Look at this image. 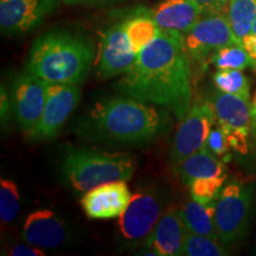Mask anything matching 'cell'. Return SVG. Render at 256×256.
<instances>
[{"label":"cell","instance_id":"obj_1","mask_svg":"<svg viewBox=\"0 0 256 256\" xmlns=\"http://www.w3.org/2000/svg\"><path fill=\"white\" fill-rule=\"evenodd\" d=\"M119 88L136 100L162 106L183 120L191 108V66L184 34L162 30L138 54Z\"/></svg>","mask_w":256,"mask_h":256},{"label":"cell","instance_id":"obj_2","mask_svg":"<svg viewBox=\"0 0 256 256\" xmlns=\"http://www.w3.org/2000/svg\"><path fill=\"white\" fill-rule=\"evenodd\" d=\"M171 124L168 112L139 100L114 98L98 102L78 130L92 140L142 144L168 133Z\"/></svg>","mask_w":256,"mask_h":256},{"label":"cell","instance_id":"obj_3","mask_svg":"<svg viewBox=\"0 0 256 256\" xmlns=\"http://www.w3.org/2000/svg\"><path fill=\"white\" fill-rule=\"evenodd\" d=\"M94 46L68 31H50L34 40L28 70L49 83L80 84L90 70Z\"/></svg>","mask_w":256,"mask_h":256},{"label":"cell","instance_id":"obj_4","mask_svg":"<svg viewBox=\"0 0 256 256\" xmlns=\"http://www.w3.org/2000/svg\"><path fill=\"white\" fill-rule=\"evenodd\" d=\"M60 170L70 186L78 192H87L101 184L130 179L136 162L126 153L70 148L64 156Z\"/></svg>","mask_w":256,"mask_h":256},{"label":"cell","instance_id":"obj_5","mask_svg":"<svg viewBox=\"0 0 256 256\" xmlns=\"http://www.w3.org/2000/svg\"><path fill=\"white\" fill-rule=\"evenodd\" d=\"M254 200L252 184L232 182L222 188L216 200L215 220L218 238L230 244L246 238Z\"/></svg>","mask_w":256,"mask_h":256},{"label":"cell","instance_id":"obj_6","mask_svg":"<svg viewBox=\"0 0 256 256\" xmlns=\"http://www.w3.org/2000/svg\"><path fill=\"white\" fill-rule=\"evenodd\" d=\"M216 121V115L210 101L196 102L182 120L176 133L171 150L172 165L177 166L206 146L210 130Z\"/></svg>","mask_w":256,"mask_h":256},{"label":"cell","instance_id":"obj_7","mask_svg":"<svg viewBox=\"0 0 256 256\" xmlns=\"http://www.w3.org/2000/svg\"><path fill=\"white\" fill-rule=\"evenodd\" d=\"M81 100L78 84H46V102L40 120L28 130L32 140L54 139Z\"/></svg>","mask_w":256,"mask_h":256},{"label":"cell","instance_id":"obj_8","mask_svg":"<svg viewBox=\"0 0 256 256\" xmlns=\"http://www.w3.org/2000/svg\"><path fill=\"white\" fill-rule=\"evenodd\" d=\"M188 57L203 62L220 48L238 44L226 14L214 12L202 16L194 26L184 34Z\"/></svg>","mask_w":256,"mask_h":256},{"label":"cell","instance_id":"obj_9","mask_svg":"<svg viewBox=\"0 0 256 256\" xmlns=\"http://www.w3.org/2000/svg\"><path fill=\"white\" fill-rule=\"evenodd\" d=\"M48 82L34 74H19L12 83V106L16 120L24 130H30L38 124L46 102Z\"/></svg>","mask_w":256,"mask_h":256},{"label":"cell","instance_id":"obj_10","mask_svg":"<svg viewBox=\"0 0 256 256\" xmlns=\"http://www.w3.org/2000/svg\"><path fill=\"white\" fill-rule=\"evenodd\" d=\"M136 56L124 30V20L112 25L102 34L96 60L98 76L113 78L124 75L136 63Z\"/></svg>","mask_w":256,"mask_h":256},{"label":"cell","instance_id":"obj_11","mask_svg":"<svg viewBox=\"0 0 256 256\" xmlns=\"http://www.w3.org/2000/svg\"><path fill=\"white\" fill-rule=\"evenodd\" d=\"M160 215L162 203L158 196L148 190L136 192L119 218L121 235L130 242L146 241L154 229Z\"/></svg>","mask_w":256,"mask_h":256},{"label":"cell","instance_id":"obj_12","mask_svg":"<svg viewBox=\"0 0 256 256\" xmlns=\"http://www.w3.org/2000/svg\"><path fill=\"white\" fill-rule=\"evenodd\" d=\"M55 0H0L2 34H20L38 26L55 8Z\"/></svg>","mask_w":256,"mask_h":256},{"label":"cell","instance_id":"obj_13","mask_svg":"<svg viewBox=\"0 0 256 256\" xmlns=\"http://www.w3.org/2000/svg\"><path fill=\"white\" fill-rule=\"evenodd\" d=\"M132 200L126 182L101 184L86 192L81 204L86 215L92 220H106L121 216Z\"/></svg>","mask_w":256,"mask_h":256},{"label":"cell","instance_id":"obj_14","mask_svg":"<svg viewBox=\"0 0 256 256\" xmlns=\"http://www.w3.org/2000/svg\"><path fill=\"white\" fill-rule=\"evenodd\" d=\"M186 232L179 210L170 208L160 216L151 235L145 241L146 246L159 256L184 255Z\"/></svg>","mask_w":256,"mask_h":256},{"label":"cell","instance_id":"obj_15","mask_svg":"<svg viewBox=\"0 0 256 256\" xmlns=\"http://www.w3.org/2000/svg\"><path fill=\"white\" fill-rule=\"evenodd\" d=\"M22 238L40 248H57L66 238V226L54 211L36 210L25 220Z\"/></svg>","mask_w":256,"mask_h":256},{"label":"cell","instance_id":"obj_16","mask_svg":"<svg viewBox=\"0 0 256 256\" xmlns=\"http://www.w3.org/2000/svg\"><path fill=\"white\" fill-rule=\"evenodd\" d=\"M216 121L226 133H248L252 127V106L248 98L217 89L210 98Z\"/></svg>","mask_w":256,"mask_h":256},{"label":"cell","instance_id":"obj_17","mask_svg":"<svg viewBox=\"0 0 256 256\" xmlns=\"http://www.w3.org/2000/svg\"><path fill=\"white\" fill-rule=\"evenodd\" d=\"M152 14L162 30L186 34L202 18L204 11L192 0H162Z\"/></svg>","mask_w":256,"mask_h":256},{"label":"cell","instance_id":"obj_18","mask_svg":"<svg viewBox=\"0 0 256 256\" xmlns=\"http://www.w3.org/2000/svg\"><path fill=\"white\" fill-rule=\"evenodd\" d=\"M177 170L185 185H190L197 178L226 176V165L215 156V154H212L206 146L184 159L177 166Z\"/></svg>","mask_w":256,"mask_h":256},{"label":"cell","instance_id":"obj_19","mask_svg":"<svg viewBox=\"0 0 256 256\" xmlns=\"http://www.w3.org/2000/svg\"><path fill=\"white\" fill-rule=\"evenodd\" d=\"M215 203H200L192 200L179 209V215L188 232L220 240L216 229Z\"/></svg>","mask_w":256,"mask_h":256},{"label":"cell","instance_id":"obj_20","mask_svg":"<svg viewBox=\"0 0 256 256\" xmlns=\"http://www.w3.org/2000/svg\"><path fill=\"white\" fill-rule=\"evenodd\" d=\"M124 26L136 55L162 31L153 18L152 11L142 8L128 14L124 20Z\"/></svg>","mask_w":256,"mask_h":256},{"label":"cell","instance_id":"obj_21","mask_svg":"<svg viewBox=\"0 0 256 256\" xmlns=\"http://www.w3.org/2000/svg\"><path fill=\"white\" fill-rule=\"evenodd\" d=\"M226 14L235 40L241 46L243 38L252 32L256 18V0H229Z\"/></svg>","mask_w":256,"mask_h":256},{"label":"cell","instance_id":"obj_22","mask_svg":"<svg viewBox=\"0 0 256 256\" xmlns=\"http://www.w3.org/2000/svg\"><path fill=\"white\" fill-rule=\"evenodd\" d=\"M211 58L218 70H244L255 66L254 60L240 44L220 48Z\"/></svg>","mask_w":256,"mask_h":256},{"label":"cell","instance_id":"obj_23","mask_svg":"<svg viewBox=\"0 0 256 256\" xmlns=\"http://www.w3.org/2000/svg\"><path fill=\"white\" fill-rule=\"evenodd\" d=\"M184 255L186 256H223L228 255L222 241L209 236L198 235L186 232L184 244Z\"/></svg>","mask_w":256,"mask_h":256},{"label":"cell","instance_id":"obj_24","mask_svg":"<svg viewBox=\"0 0 256 256\" xmlns=\"http://www.w3.org/2000/svg\"><path fill=\"white\" fill-rule=\"evenodd\" d=\"M214 83L220 92L250 98L249 81L242 70H218L214 76Z\"/></svg>","mask_w":256,"mask_h":256},{"label":"cell","instance_id":"obj_25","mask_svg":"<svg viewBox=\"0 0 256 256\" xmlns=\"http://www.w3.org/2000/svg\"><path fill=\"white\" fill-rule=\"evenodd\" d=\"M19 198L18 186L10 179H0V218L2 223L12 222L18 215Z\"/></svg>","mask_w":256,"mask_h":256},{"label":"cell","instance_id":"obj_26","mask_svg":"<svg viewBox=\"0 0 256 256\" xmlns=\"http://www.w3.org/2000/svg\"><path fill=\"white\" fill-rule=\"evenodd\" d=\"M226 178V176L194 179L188 185L192 200L200 202V203H212V202H215L217 197L220 196V192L222 191Z\"/></svg>","mask_w":256,"mask_h":256},{"label":"cell","instance_id":"obj_27","mask_svg":"<svg viewBox=\"0 0 256 256\" xmlns=\"http://www.w3.org/2000/svg\"><path fill=\"white\" fill-rule=\"evenodd\" d=\"M206 147L216 156H223L229 151L230 145L228 142V136H226V130L220 124L210 130V134L206 142Z\"/></svg>","mask_w":256,"mask_h":256},{"label":"cell","instance_id":"obj_28","mask_svg":"<svg viewBox=\"0 0 256 256\" xmlns=\"http://www.w3.org/2000/svg\"><path fill=\"white\" fill-rule=\"evenodd\" d=\"M192 2H197L203 8L204 14H214V12L226 14L229 0H192Z\"/></svg>","mask_w":256,"mask_h":256},{"label":"cell","instance_id":"obj_29","mask_svg":"<svg viewBox=\"0 0 256 256\" xmlns=\"http://www.w3.org/2000/svg\"><path fill=\"white\" fill-rule=\"evenodd\" d=\"M8 255L12 256H44L46 252L42 250V248L36 246L18 244L8 252Z\"/></svg>","mask_w":256,"mask_h":256},{"label":"cell","instance_id":"obj_30","mask_svg":"<svg viewBox=\"0 0 256 256\" xmlns=\"http://www.w3.org/2000/svg\"><path fill=\"white\" fill-rule=\"evenodd\" d=\"M243 49L248 52V55L250 56V58L254 60L255 66H256V34L254 32H250L248 34L247 36L242 40V44Z\"/></svg>","mask_w":256,"mask_h":256},{"label":"cell","instance_id":"obj_31","mask_svg":"<svg viewBox=\"0 0 256 256\" xmlns=\"http://www.w3.org/2000/svg\"><path fill=\"white\" fill-rule=\"evenodd\" d=\"M8 110H10V106H8V95H6L4 88H2V121L8 119Z\"/></svg>","mask_w":256,"mask_h":256},{"label":"cell","instance_id":"obj_32","mask_svg":"<svg viewBox=\"0 0 256 256\" xmlns=\"http://www.w3.org/2000/svg\"><path fill=\"white\" fill-rule=\"evenodd\" d=\"M66 4H80V2H92V0H63Z\"/></svg>","mask_w":256,"mask_h":256},{"label":"cell","instance_id":"obj_33","mask_svg":"<svg viewBox=\"0 0 256 256\" xmlns=\"http://www.w3.org/2000/svg\"><path fill=\"white\" fill-rule=\"evenodd\" d=\"M252 116H256V94L254 96V100H252Z\"/></svg>","mask_w":256,"mask_h":256},{"label":"cell","instance_id":"obj_34","mask_svg":"<svg viewBox=\"0 0 256 256\" xmlns=\"http://www.w3.org/2000/svg\"><path fill=\"white\" fill-rule=\"evenodd\" d=\"M252 32H254V34H256V18L254 20V23H252Z\"/></svg>","mask_w":256,"mask_h":256},{"label":"cell","instance_id":"obj_35","mask_svg":"<svg viewBox=\"0 0 256 256\" xmlns=\"http://www.w3.org/2000/svg\"><path fill=\"white\" fill-rule=\"evenodd\" d=\"M252 119H254V120H255V124H256V116H252Z\"/></svg>","mask_w":256,"mask_h":256},{"label":"cell","instance_id":"obj_36","mask_svg":"<svg viewBox=\"0 0 256 256\" xmlns=\"http://www.w3.org/2000/svg\"><path fill=\"white\" fill-rule=\"evenodd\" d=\"M255 255H256V250H255Z\"/></svg>","mask_w":256,"mask_h":256}]
</instances>
